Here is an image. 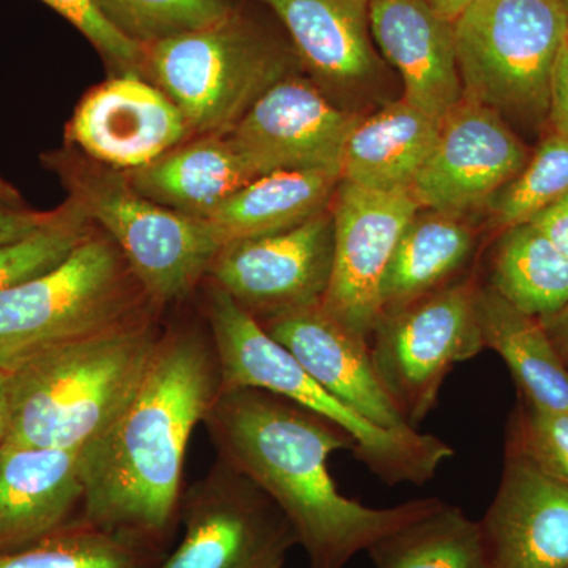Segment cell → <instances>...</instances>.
Segmentation results:
<instances>
[{
    "instance_id": "obj_1",
    "label": "cell",
    "mask_w": 568,
    "mask_h": 568,
    "mask_svg": "<svg viewBox=\"0 0 568 568\" xmlns=\"http://www.w3.org/2000/svg\"><path fill=\"white\" fill-rule=\"evenodd\" d=\"M222 392L211 334L166 328L114 425L81 452V517L163 548L181 514L186 447Z\"/></svg>"
},
{
    "instance_id": "obj_2",
    "label": "cell",
    "mask_w": 568,
    "mask_h": 568,
    "mask_svg": "<svg viewBox=\"0 0 568 568\" xmlns=\"http://www.w3.org/2000/svg\"><path fill=\"white\" fill-rule=\"evenodd\" d=\"M203 424L219 459L252 478L290 519L308 568H346L358 552L443 500L366 507L343 496L328 470L336 450L354 452L353 436L261 388H231L216 396Z\"/></svg>"
},
{
    "instance_id": "obj_3",
    "label": "cell",
    "mask_w": 568,
    "mask_h": 568,
    "mask_svg": "<svg viewBox=\"0 0 568 568\" xmlns=\"http://www.w3.org/2000/svg\"><path fill=\"white\" fill-rule=\"evenodd\" d=\"M163 328L149 317L37 351L3 376L6 444L84 450L114 425L140 386Z\"/></svg>"
},
{
    "instance_id": "obj_4",
    "label": "cell",
    "mask_w": 568,
    "mask_h": 568,
    "mask_svg": "<svg viewBox=\"0 0 568 568\" xmlns=\"http://www.w3.org/2000/svg\"><path fill=\"white\" fill-rule=\"evenodd\" d=\"M205 320L219 358L222 390L261 388L327 418L353 436L354 457L384 484L424 485L454 448L433 435L388 432L336 398L215 284H207Z\"/></svg>"
},
{
    "instance_id": "obj_5",
    "label": "cell",
    "mask_w": 568,
    "mask_h": 568,
    "mask_svg": "<svg viewBox=\"0 0 568 568\" xmlns=\"http://www.w3.org/2000/svg\"><path fill=\"white\" fill-rule=\"evenodd\" d=\"M297 63L290 37L268 29L241 2L212 24L144 47L142 77L179 108L190 136H207L230 133Z\"/></svg>"
},
{
    "instance_id": "obj_6",
    "label": "cell",
    "mask_w": 568,
    "mask_h": 568,
    "mask_svg": "<svg viewBox=\"0 0 568 568\" xmlns=\"http://www.w3.org/2000/svg\"><path fill=\"white\" fill-rule=\"evenodd\" d=\"M159 313L121 250L92 230L61 264L0 293V369Z\"/></svg>"
},
{
    "instance_id": "obj_7",
    "label": "cell",
    "mask_w": 568,
    "mask_h": 568,
    "mask_svg": "<svg viewBox=\"0 0 568 568\" xmlns=\"http://www.w3.org/2000/svg\"><path fill=\"white\" fill-rule=\"evenodd\" d=\"M48 163L61 174L70 200L121 250L156 308L183 301L207 278L222 244L205 220L153 203L121 171L73 152L55 153Z\"/></svg>"
},
{
    "instance_id": "obj_8",
    "label": "cell",
    "mask_w": 568,
    "mask_h": 568,
    "mask_svg": "<svg viewBox=\"0 0 568 568\" xmlns=\"http://www.w3.org/2000/svg\"><path fill=\"white\" fill-rule=\"evenodd\" d=\"M568 14L560 0H476L455 21L463 93L525 121L548 119Z\"/></svg>"
},
{
    "instance_id": "obj_9",
    "label": "cell",
    "mask_w": 568,
    "mask_h": 568,
    "mask_svg": "<svg viewBox=\"0 0 568 568\" xmlns=\"http://www.w3.org/2000/svg\"><path fill=\"white\" fill-rule=\"evenodd\" d=\"M477 280L466 276L381 313L372 336L373 365L407 425L435 409L450 369L485 351L477 316Z\"/></svg>"
},
{
    "instance_id": "obj_10",
    "label": "cell",
    "mask_w": 568,
    "mask_h": 568,
    "mask_svg": "<svg viewBox=\"0 0 568 568\" xmlns=\"http://www.w3.org/2000/svg\"><path fill=\"white\" fill-rule=\"evenodd\" d=\"M179 518L181 544L159 568H283L298 545L275 500L219 458L183 493Z\"/></svg>"
},
{
    "instance_id": "obj_11",
    "label": "cell",
    "mask_w": 568,
    "mask_h": 568,
    "mask_svg": "<svg viewBox=\"0 0 568 568\" xmlns=\"http://www.w3.org/2000/svg\"><path fill=\"white\" fill-rule=\"evenodd\" d=\"M334 261L331 207L280 233L223 245L209 283L257 321L323 304Z\"/></svg>"
},
{
    "instance_id": "obj_12",
    "label": "cell",
    "mask_w": 568,
    "mask_h": 568,
    "mask_svg": "<svg viewBox=\"0 0 568 568\" xmlns=\"http://www.w3.org/2000/svg\"><path fill=\"white\" fill-rule=\"evenodd\" d=\"M413 192H373L339 181L332 197L334 261L323 306L369 339L381 316V284L407 223L420 211Z\"/></svg>"
},
{
    "instance_id": "obj_13",
    "label": "cell",
    "mask_w": 568,
    "mask_h": 568,
    "mask_svg": "<svg viewBox=\"0 0 568 568\" xmlns=\"http://www.w3.org/2000/svg\"><path fill=\"white\" fill-rule=\"evenodd\" d=\"M528 162V149L503 115L465 99L440 122L410 192L422 209L462 215L488 204Z\"/></svg>"
},
{
    "instance_id": "obj_14",
    "label": "cell",
    "mask_w": 568,
    "mask_h": 568,
    "mask_svg": "<svg viewBox=\"0 0 568 568\" xmlns=\"http://www.w3.org/2000/svg\"><path fill=\"white\" fill-rule=\"evenodd\" d=\"M358 121L293 73L267 89L230 134L263 174L324 171L339 178L347 138Z\"/></svg>"
},
{
    "instance_id": "obj_15",
    "label": "cell",
    "mask_w": 568,
    "mask_h": 568,
    "mask_svg": "<svg viewBox=\"0 0 568 568\" xmlns=\"http://www.w3.org/2000/svg\"><path fill=\"white\" fill-rule=\"evenodd\" d=\"M189 136L179 108L136 73H121L93 88L67 126L71 144L121 173L148 166Z\"/></svg>"
},
{
    "instance_id": "obj_16",
    "label": "cell",
    "mask_w": 568,
    "mask_h": 568,
    "mask_svg": "<svg viewBox=\"0 0 568 568\" xmlns=\"http://www.w3.org/2000/svg\"><path fill=\"white\" fill-rule=\"evenodd\" d=\"M297 358L321 386L388 432H410L377 376L369 339L335 320L323 304L294 310L260 323Z\"/></svg>"
},
{
    "instance_id": "obj_17",
    "label": "cell",
    "mask_w": 568,
    "mask_h": 568,
    "mask_svg": "<svg viewBox=\"0 0 568 568\" xmlns=\"http://www.w3.org/2000/svg\"><path fill=\"white\" fill-rule=\"evenodd\" d=\"M489 568H568V485L506 457L480 519Z\"/></svg>"
},
{
    "instance_id": "obj_18",
    "label": "cell",
    "mask_w": 568,
    "mask_h": 568,
    "mask_svg": "<svg viewBox=\"0 0 568 568\" xmlns=\"http://www.w3.org/2000/svg\"><path fill=\"white\" fill-rule=\"evenodd\" d=\"M369 29L402 74L405 102L443 122L465 100L455 22L426 0H369Z\"/></svg>"
},
{
    "instance_id": "obj_19",
    "label": "cell",
    "mask_w": 568,
    "mask_h": 568,
    "mask_svg": "<svg viewBox=\"0 0 568 568\" xmlns=\"http://www.w3.org/2000/svg\"><path fill=\"white\" fill-rule=\"evenodd\" d=\"M81 452L3 444L0 558L39 544L81 517Z\"/></svg>"
},
{
    "instance_id": "obj_20",
    "label": "cell",
    "mask_w": 568,
    "mask_h": 568,
    "mask_svg": "<svg viewBox=\"0 0 568 568\" xmlns=\"http://www.w3.org/2000/svg\"><path fill=\"white\" fill-rule=\"evenodd\" d=\"M280 22L301 63L328 84H362L379 71L369 0H256Z\"/></svg>"
},
{
    "instance_id": "obj_21",
    "label": "cell",
    "mask_w": 568,
    "mask_h": 568,
    "mask_svg": "<svg viewBox=\"0 0 568 568\" xmlns=\"http://www.w3.org/2000/svg\"><path fill=\"white\" fill-rule=\"evenodd\" d=\"M123 175L153 203L204 220L231 194L264 174L231 134L224 133L194 136L148 166Z\"/></svg>"
},
{
    "instance_id": "obj_22",
    "label": "cell",
    "mask_w": 568,
    "mask_h": 568,
    "mask_svg": "<svg viewBox=\"0 0 568 568\" xmlns=\"http://www.w3.org/2000/svg\"><path fill=\"white\" fill-rule=\"evenodd\" d=\"M440 122L398 100L361 119L347 138L339 179L373 192H409L435 149Z\"/></svg>"
},
{
    "instance_id": "obj_23",
    "label": "cell",
    "mask_w": 568,
    "mask_h": 568,
    "mask_svg": "<svg viewBox=\"0 0 568 568\" xmlns=\"http://www.w3.org/2000/svg\"><path fill=\"white\" fill-rule=\"evenodd\" d=\"M477 316L485 349L506 362L521 398L541 409L568 410V368L540 321L488 284H478Z\"/></svg>"
},
{
    "instance_id": "obj_24",
    "label": "cell",
    "mask_w": 568,
    "mask_h": 568,
    "mask_svg": "<svg viewBox=\"0 0 568 568\" xmlns=\"http://www.w3.org/2000/svg\"><path fill=\"white\" fill-rule=\"evenodd\" d=\"M339 181L324 171H274L246 183L204 220L222 246L280 233L327 211Z\"/></svg>"
},
{
    "instance_id": "obj_25",
    "label": "cell",
    "mask_w": 568,
    "mask_h": 568,
    "mask_svg": "<svg viewBox=\"0 0 568 568\" xmlns=\"http://www.w3.org/2000/svg\"><path fill=\"white\" fill-rule=\"evenodd\" d=\"M418 211L407 223L381 284V313L410 304L458 280L476 246L463 215Z\"/></svg>"
},
{
    "instance_id": "obj_26",
    "label": "cell",
    "mask_w": 568,
    "mask_h": 568,
    "mask_svg": "<svg viewBox=\"0 0 568 568\" xmlns=\"http://www.w3.org/2000/svg\"><path fill=\"white\" fill-rule=\"evenodd\" d=\"M487 284L526 315H555L568 304V256L532 223L517 224L500 235Z\"/></svg>"
},
{
    "instance_id": "obj_27",
    "label": "cell",
    "mask_w": 568,
    "mask_h": 568,
    "mask_svg": "<svg viewBox=\"0 0 568 568\" xmlns=\"http://www.w3.org/2000/svg\"><path fill=\"white\" fill-rule=\"evenodd\" d=\"M366 552L376 568H489L480 521L444 500Z\"/></svg>"
},
{
    "instance_id": "obj_28",
    "label": "cell",
    "mask_w": 568,
    "mask_h": 568,
    "mask_svg": "<svg viewBox=\"0 0 568 568\" xmlns=\"http://www.w3.org/2000/svg\"><path fill=\"white\" fill-rule=\"evenodd\" d=\"M163 548L99 528L80 517L32 547L0 558V568H159Z\"/></svg>"
},
{
    "instance_id": "obj_29",
    "label": "cell",
    "mask_w": 568,
    "mask_h": 568,
    "mask_svg": "<svg viewBox=\"0 0 568 568\" xmlns=\"http://www.w3.org/2000/svg\"><path fill=\"white\" fill-rule=\"evenodd\" d=\"M568 194V140L552 133L541 141L514 181L489 200L495 226L500 230L529 223Z\"/></svg>"
},
{
    "instance_id": "obj_30",
    "label": "cell",
    "mask_w": 568,
    "mask_h": 568,
    "mask_svg": "<svg viewBox=\"0 0 568 568\" xmlns=\"http://www.w3.org/2000/svg\"><path fill=\"white\" fill-rule=\"evenodd\" d=\"M104 17L142 48L226 17L242 0H95Z\"/></svg>"
},
{
    "instance_id": "obj_31",
    "label": "cell",
    "mask_w": 568,
    "mask_h": 568,
    "mask_svg": "<svg viewBox=\"0 0 568 568\" xmlns=\"http://www.w3.org/2000/svg\"><path fill=\"white\" fill-rule=\"evenodd\" d=\"M91 224L69 200L59 207L54 222L28 237L0 245V293L61 264L91 234Z\"/></svg>"
},
{
    "instance_id": "obj_32",
    "label": "cell",
    "mask_w": 568,
    "mask_h": 568,
    "mask_svg": "<svg viewBox=\"0 0 568 568\" xmlns=\"http://www.w3.org/2000/svg\"><path fill=\"white\" fill-rule=\"evenodd\" d=\"M506 457L568 485V410L541 409L523 399L508 432Z\"/></svg>"
},
{
    "instance_id": "obj_33",
    "label": "cell",
    "mask_w": 568,
    "mask_h": 568,
    "mask_svg": "<svg viewBox=\"0 0 568 568\" xmlns=\"http://www.w3.org/2000/svg\"><path fill=\"white\" fill-rule=\"evenodd\" d=\"M55 13L65 18L73 28L82 33L92 47L111 63L119 73H136L142 77L144 69V48L136 41L123 36L103 11L95 0H41Z\"/></svg>"
},
{
    "instance_id": "obj_34",
    "label": "cell",
    "mask_w": 568,
    "mask_h": 568,
    "mask_svg": "<svg viewBox=\"0 0 568 568\" xmlns=\"http://www.w3.org/2000/svg\"><path fill=\"white\" fill-rule=\"evenodd\" d=\"M58 211L33 212L24 207L0 204V245L28 237L54 222Z\"/></svg>"
},
{
    "instance_id": "obj_35",
    "label": "cell",
    "mask_w": 568,
    "mask_h": 568,
    "mask_svg": "<svg viewBox=\"0 0 568 568\" xmlns=\"http://www.w3.org/2000/svg\"><path fill=\"white\" fill-rule=\"evenodd\" d=\"M548 121L551 122L556 134L568 140V39L560 48L552 71Z\"/></svg>"
},
{
    "instance_id": "obj_36",
    "label": "cell",
    "mask_w": 568,
    "mask_h": 568,
    "mask_svg": "<svg viewBox=\"0 0 568 568\" xmlns=\"http://www.w3.org/2000/svg\"><path fill=\"white\" fill-rule=\"evenodd\" d=\"M529 223L538 227L560 252L568 256V194L560 197L558 203L549 205L534 216Z\"/></svg>"
},
{
    "instance_id": "obj_37",
    "label": "cell",
    "mask_w": 568,
    "mask_h": 568,
    "mask_svg": "<svg viewBox=\"0 0 568 568\" xmlns=\"http://www.w3.org/2000/svg\"><path fill=\"white\" fill-rule=\"evenodd\" d=\"M541 325L568 368V304L555 315L541 317Z\"/></svg>"
},
{
    "instance_id": "obj_38",
    "label": "cell",
    "mask_w": 568,
    "mask_h": 568,
    "mask_svg": "<svg viewBox=\"0 0 568 568\" xmlns=\"http://www.w3.org/2000/svg\"><path fill=\"white\" fill-rule=\"evenodd\" d=\"M429 6L443 14L446 20L455 22L476 0H426Z\"/></svg>"
},
{
    "instance_id": "obj_39",
    "label": "cell",
    "mask_w": 568,
    "mask_h": 568,
    "mask_svg": "<svg viewBox=\"0 0 568 568\" xmlns=\"http://www.w3.org/2000/svg\"><path fill=\"white\" fill-rule=\"evenodd\" d=\"M0 204L24 207V205H22L21 194L18 193L17 189L11 186L9 182L3 181L2 175H0Z\"/></svg>"
},
{
    "instance_id": "obj_40",
    "label": "cell",
    "mask_w": 568,
    "mask_h": 568,
    "mask_svg": "<svg viewBox=\"0 0 568 568\" xmlns=\"http://www.w3.org/2000/svg\"><path fill=\"white\" fill-rule=\"evenodd\" d=\"M7 439V405L6 390H3V376L0 372V448L6 444Z\"/></svg>"
},
{
    "instance_id": "obj_41",
    "label": "cell",
    "mask_w": 568,
    "mask_h": 568,
    "mask_svg": "<svg viewBox=\"0 0 568 568\" xmlns=\"http://www.w3.org/2000/svg\"><path fill=\"white\" fill-rule=\"evenodd\" d=\"M560 3H562L564 10H566V13L568 14V0H560Z\"/></svg>"
}]
</instances>
